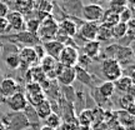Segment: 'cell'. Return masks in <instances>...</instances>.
<instances>
[{"label":"cell","mask_w":135,"mask_h":130,"mask_svg":"<svg viewBox=\"0 0 135 130\" xmlns=\"http://www.w3.org/2000/svg\"><path fill=\"white\" fill-rule=\"evenodd\" d=\"M79 126H84V128H90L91 124L94 123V115H93L91 109H84L80 111V114L76 118Z\"/></svg>","instance_id":"cb8c5ba5"},{"label":"cell","mask_w":135,"mask_h":130,"mask_svg":"<svg viewBox=\"0 0 135 130\" xmlns=\"http://www.w3.org/2000/svg\"><path fill=\"white\" fill-rule=\"evenodd\" d=\"M106 125H108V130H126L124 126H121L120 124H118V123H116V120L111 121V123L106 124Z\"/></svg>","instance_id":"ab89813d"},{"label":"cell","mask_w":135,"mask_h":130,"mask_svg":"<svg viewBox=\"0 0 135 130\" xmlns=\"http://www.w3.org/2000/svg\"><path fill=\"white\" fill-rule=\"evenodd\" d=\"M126 34H128V24L118 23L111 28V38L115 40H120V39L125 38Z\"/></svg>","instance_id":"4316f807"},{"label":"cell","mask_w":135,"mask_h":130,"mask_svg":"<svg viewBox=\"0 0 135 130\" xmlns=\"http://www.w3.org/2000/svg\"><path fill=\"white\" fill-rule=\"evenodd\" d=\"M114 86L118 92H120L121 94H131L134 95V80L131 76L128 75H123L120 76L116 81H114Z\"/></svg>","instance_id":"2e32d148"},{"label":"cell","mask_w":135,"mask_h":130,"mask_svg":"<svg viewBox=\"0 0 135 130\" xmlns=\"http://www.w3.org/2000/svg\"><path fill=\"white\" fill-rule=\"evenodd\" d=\"M4 63L9 69H18V68L20 66V60H19L18 53L8 54L4 59Z\"/></svg>","instance_id":"f546056e"},{"label":"cell","mask_w":135,"mask_h":130,"mask_svg":"<svg viewBox=\"0 0 135 130\" xmlns=\"http://www.w3.org/2000/svg\"><path fill=\"white\" fill-rule=\"evenodd\" d=\"M39 26H40V21H39L36 18H30L25 21V30L26 33H30L33 35H36L39 30Z\"/></svg>","instance_id":"4dcf8cb0"},{"label":"cell","mask_w":135,"mask_h":130,"mask_svg":"<svg viewBox=\"0 0 135 130\" xmlns=\"http://www.w3.org/2000/svg\"><path fill=\"white\" fill-rule=\"evenodd\" d=\"M5 101H6V105L9 106V109L13 111V113L24 111L25 108L29 105L26 99H25V95L23 92L15 93L14 95H11V97L8 98V99H5Z\"/></svg>","instance_id":"8fae6325"},{"label":"cell","mask_w":135,"mask_h":130,"mask_svg":"<svg viewBox=\"0 0 135 130\" xmlns=\"http://www.w3.org/2000/svg\"><path fill=\"white\" fill-rule=\"evenodd\" d=\"M8 39H10L11 41L16 44H21L24 48H33L34 45L40 44L38 35H33L26 31H20V33H15L14 35H9Z\"/></svg>","instance_id":"9c48e42d"},{"label":"cell","mask_w":135,"mask_h":130,"mask_svg":"<svg viewBox=\"0 0 135 130\" xmlns=\"http://www.w3.org/2000/svg\"><path fill=\"white\" fill-rule=\"evenodd\" d=\"M44 125L48 126V128H51L54 130H58L60 124H61V118L59 114L56 113H51L50 115L46 118V119H44Z\"/></svg>","instance_id":"83f0119b"},{"label":"cell","mask_w":135,"mask_h":130,"mask_svg":"<svg viewBox=\"0 0 135 130\" xmlns=\"http://www.w3.org/2000/svg\"><path fill=\"white\" fill-rule=\"evenodd\" d=\"M58 80L59 84H61L63 86H71L75 80V68H61L59 74L55 78Z\"/></svg>","instance_id":"9a60e30c"},{"label":"cell","mask_w":135,"mask_h":130,"mask_svg":"<svg viewBox=\"0 0 135 130\" xmlns=\"http://www.w3.org/2000/svg\"><path fill=\"white\" fill-rule=\"evenodd\" d=\"M118 63L120 64V66L124 65H129L133 64V59H134V53H133V49L130 46H124V45H116L115 49V54H114V58Z\"/></svg>","instance_id":"7c38bea8"},{"label":"cell","mask_w":135,"mask_h":130,"mask_svg":"<svg viewBox=\"0 0 135 130\" xmlns=\"http://www.w3.org/2000/svg\"><path fill=\"white\" fill-rule=\"evenodd\" d=\"M89 129L90 130H108V125H106V123H104V121H97V123H93Z\"/></svg>","instance_id":"74e56055"},{"label":"cell","mask_w":135,"mask_h":130,"mask_svg":"<svg viewBox=\"0 0 135 130\" xmlns=\"http://www.w3.org/2000/svg\"><path fill=\"white\" fill-rule=\"evenodd\" d=\"M25 99L28 101V104L30 106H36L38 104H40L43 100L46 99L45 92H44L41 86L36 84V83H28L25 85Z\"/></svg>","instance_id":"277c9868"},{"label":"cell","mask_w":135,"mask_h":130,"mask_svg":"<svg viewBox=\"0 0 135 130\" xmlns=\"http://www.w3.org/2000/svg\"><path fill=\"white\" fill-rule=\"evenodd\" d=\"M104 13V8L99 4H90L83 5L81 8V18L84 21H93V23H99Z\"/></svg>","instance_id":"8992f818"},{"label":"cell","mask_w":135,"mask_h":130,"mask_svg":"<svg viewBox=\"0 0 135 130\" xmlns=\"http://www.w3.org/2000/svg\"><path fill=\"white\" fill-rule=\"evenodd\" d=\"M33 50H34V53H35V55H36V58H38L39 61L45 56V51H44L43 44H36V45H34Z\"/></svg>","instance_id":"8d00e7d4"},{"label":"cell","mask_w":135,"mask_h":130,"mask_svg":"<svg viewBox=\"0 0 135 130\" xmlns=\"http://www.w3.org/2000/svg\"><path fill=\"white\" fill-rule=\"evenodd\" d=\"M9 5L5 4V3H0V19H5L6 15L9 14Z\"/></svg>","instance_id":"f35d334b"},{"label":"cell","mask_w":135,"mask_h":130,"mask_svg":"<svg viewBox=\"0 0 135 130\" xmlns=\"http://www.w3.org/2000/svg\"><path fill=\"white\" fill-rule=\"evenodd\" d=\"M19 60H20V66L21 69L25 68V71H28L30 68L38 66L39 65V60L36 58V55L34 53L33 48H23L19 53Z\"/></svg>","instance_id":"ba28073f"},{"label":"cell","mask_w":135,"mask_h":130,"mask_svg":"<svg viewBox=\"0 0 135 130\" xmlns=\"http://www.w3.org/2000/svg\"><path fill=\"white\" fill-rule=\"evenodd\" d=\"M83 23H78L75 21V18H68L65 16L63 20H60L58 23L59 25V31H61L63 34H65L68 38H75L78 34V29Z\"/></svg>","instance_id":"30bf717a"},{"label":"cell","mask_w":135,"mask_h":130,"mask_svg":"<svg viewBox=\"0 0 135 130\" xmlns=\"http://www.w3.org/2000/svg\"><path fill=\"white\" fill-rule=\"evenodd\" d=\"M39 130H54V129H51V128H48V126H45V125H43L41 128Z\"/></svg>","instance_id":"b9f144b4"},{"label":"cell","mask_w":135,"mask_h":130,"mask_svg":"<svg viewBox=\"0 0 135 130\" xmlns=\"http://www.w3.org/2000/svg\"><path fill=\"white\" fill-rule=\"evenodd\" d=\"M119 23V14H116L114 11H111L110 9L108 10H104V13H103V16H101L100 21H99V24L100 25H104L106 28H113L114 25H116Z\"/></svg>","instance_id":"44dd1931"},{"label":"cell","mask_w":135,"mask_h":130,"mask_svg":"<svg viewBox=\"0 0 135 130\" xmlns=\"http://www.w3.org/2000/svg\"><path fill=\"white\" fill-rule=\"evenodd\" d=\"M98 30H99V23H93V21H83V24L78 29L76 36L81 38L85 43L97 40ZM75 36V38H76Z\"/></svg>","instance_id":"52a82bcc"},{"label":"cell","mask_w":135,"mask_h":130,"mask_svg":"<svg viewBox=\"0 0 135 130\" xmlns=\"http://www.w3.org/2000/svg\"><path fill=\"white\" fill-rule=\"evenodd\" d=\"M20 92L19 90V84L18 81L13 79V78H4L1 81H0V94L8 99L11 95H14L15 93Z\"/></svg>","instance_id":"5bb4252c"},{"label":"cell","mask_w":135,"mask_h":130,"mask_svg":"<svg viewBox=\"0 0 135 130\" xmlns=\"http://www.w3.org/2000/svg\"><path fill=\"white\" fill-rule=\"evenodd\" d=\"M43 48L46 56H50V58L58 60L61 50L64 49V45L58 43L56 40H50V41H46V43H43Z\"/></svg>","instance_id":"e0dca14e"},{"label":"cell","mask_w":135,"mask_h":130,"mask_svg":"<svg viewBox=\"0 0 135 130\" xmlns=\"http://www.w3.org/2000/svg\"><path fill=\"white\" fill-rule=\"evenodd\" d=\"M98 93L100 94L103 98H105V99H110L113 95H114V92H115V86H114V83L111 81H104L101 83L100 85L97 88Z\"/></svg>","instance_id":"d4e9b609"},{"label":"cell","mask_w":135,"mask_h":130,"mask_svg":"<svg viewBox=\"0 0 135 130\" xmlns=\"http://www.w3.org/2000/svg\"><path fill=\"white\" fill-rule=\"evenodd\" d=\"M0 130H6V128H5V125L3 124V121L0 120Z\"/></svg>","instance_id":"7bdbcfd3"},{"label":"cell","mask_w":135,"mask_h":130,"mask_svg":"<svg viewBox=\"0 0 135 130\" xmlns=\"http://www.w3.org/2000/svg\"><path fill=\"white\" fill-rule=\"evenodd\" d=\"M93 63V60L91 59H89L88 56H85L84 54L83 55H79V59H78V65L76 66L79 68H83V69H86L90 64Z\"/></svg>","instance_id":"d590c367"},{"label":"cell","mask_w":135,"mask_h":130,"mask_svg":"<svg viewBox=\"0 0 135 130\" xmlns=\"http://www.w3.org/2000/svg\"><path fill=\"white\" fill-rule=\"evenodd\" d=\"M100 70L106 81L114 83L120 76H123V66H120V64L113 58L103 59Z\"/></svg>","instance_id":"3957f363"},{"label":"cell","mask_w":135,"mask_h":130,"mask_svg":"<svg viewBox=\"0 0 135 130\" xmlns=\"http://www.w3.org/2000/svg\"><path fill=\"white\" fill-rule=\"evenodd\" d=\"M79 51L74 46H64L61 53L59 55L58 63L63 65L64 68H75L78 65V59H79Z\"/></svg>","instance_id":"5b68a950"},{"label":"cell","mask_w":135,"mask_h":130,"mask_svg":"<svg viewBox=\"0 0 135 130\" xmlns=\"http://www.w3.org/2000/svg\"><path fill=\"white\" fill-rule=\"evenodd\" d=\"M6 21H8V26L9 30H13L15 33H20L25 30V18L18 11H9V14L6 15Z\"/></svg>","instance_id":"4fadbf2b"},{"label":"cell","mask_w":135,"mask_h":130,"mask_svg":"<svg viewBox=\"0 0 135 130\" xmlns=\"http://www.w3.org/2000/svg\"><path fill=\"white\" fill-rule=\"evenodd\" d=\"M75 80H78L79 83H81L83 85L93 88V75L88 71L86 69L75 66Z\"/></svg>","instance_id":"603a6c76"},{"label":"cell","mask_w":135,"mask_h":130,"mask_svg":"<svg viewBox=\"0 0 135 130\" xmlns=\"http://www.w3.org/2000/svg\"><path fill=\"white\" fill-rule=\"evenodd\" d=\"M58 31H59L58 21L51 15L50 18L40 21V26H39V30L36 35H38L40 41L46 43V41H50V40H54V38L56 36Z\"/></svg>","instance_id":"6da1fadb"},{"label":"cell","mask_w":135,"mask_h":130,"mask_svg":"<svg viewBox=\"0 0 135 130\" xmlns=\"http://www.w3.org/2000/svg\"><path fill=\"white\" fill-rule=\"evenodd\" d=\"M33 3L34 1H25V0L16 1V3H14V8H15L14 11H18L19 14H21L25 18V16L29 15L31 11H34Z\"/></svg>","instance_id":"484cf974"},{"label":"cell","mask_w":135,"mask_h":130,"mask_svg":"<svg viewBox=\"0 0 135 130\" xmlns=\"http://www.w3.org/2000/svg\"><path fill=\"white\" fill-rule=\"evenodd\" d=\"M8 30H9V26H8L6 19H0V34L6 33Z\"/></svg>","instance_id":"60d3db41"},{"label":"cell","mask_w":135,"mask_h":130,"mask_svg":"<svg viewBox=\"0 0 135 130\" xmlns=\"http://www.w3.org/2000/svg\"><path fill=\"white\" fill-rule=\"evenodd\" d=\"M119 105H120L121 110L128 111L129 114L134 115V110H135L134 95H131V94H123L119 98Z\"/></svg>","instance_id":"7402d4cb"},{"label":"cell","mask_w":135,"mask_h":130,"mask_svg":"<svg viewBox=\"0 0 135 130\" xmlns=\"http://www.w3.org/2000/svg\"><path fill=\"white\" fill-rule=\"evenodd\" d=\"M3 124L5 125L6 130H25L30 128V123L28 118L25 116L24 111L19 113H9L3 118Z\"/></svg>","instance_id":"7a4b0ae2"},{"label":"cell","mask_w":135,"mask_h":130,"mask_svg":"<svg viewBox=\"0 0 135 130\" xmlns=\"http://www.w3.org/2000/svg\"><path fill=\"white\" fill-rule=\"evenodd\" d=\"M53 3L50 1H35L33 3V8H34V11H40V13H48V14H51L53 15V8H54Z\"/></svg>","instance_id":"f1b7e54d"},{"label":"cell","mask_w":135,"mask_h":130,"mask_svg":"<svg viewBox=\"0 0 135 130\" xmlns=\"http://www.w3.org/2000/svg\"><path fill=\"white\" fill-rule=\"evenodd\" d=\"M111 38V29L110 28H106L104 25L99 24V30H98V35H97V40L99 43L104 41V40H110Z\"/></svg>","instance_id":"1f68e13d"},{"label":"cell","mask_w":135,"mask_h":130,"mask_svg":"<svg viewBox=\"0 0 135 130\" xmlns=\"http://www.w3.org/2000/svg\"><path fill=\"white\" fill-rule=\"evenodd\" d=\"M126 6H128V1L126 0H114V1H110L109 9L111 11L116 13V14H120V11H123Z\"/></svg>","instance_id":"d6a6232c"},{"label":"cell","mask_w":135,"mask_h":130,"mask_svg":"<svg viewBox=\"0 0 135 130\" xmlns=\"http://www.w3.org/2000/svg\"><path fill=\"white\" fill-rule=\"evenodd\" d=\"M114 118L118 124H120L121 126H124L126 130L129 128L134 126V121H135V116L129 114L128 111L124 110H116L114 111Z\"/></svg>","instance_id":"ac0fdd59"},{"label":"cell","mask_w":135,"mask_h":130,"mask_svg":"<svg viewBox=\"0 0 135 130\" xmlns=\"http://www.w3.org/2000/svg\"><path fill=\"white\" fill-rule=\"evenodd\" d=\"M34 111H35V114H36L39 120H44V119H46L53 113V105H51L50 100L45 99L40 104L34 106Z\"/></svg>","instance_id":"ffe728a7"},{"label":"cell","mask_w":135,"mask_h":130,"mask_svg":"<svg viewBox=\"0 0 135 130\" xmlns=\"http://www.w3.org/2000/svg\"><path fill=\"white\" fill-rule=\"evenodd\" d=\"M131 19H133V10L126 6L125 9L123 10V11H120V14H119V23L128 24Z\"/></svg>","instance_id":"e575fe53"},{"label":"cell","mask_w":135,"mask_h":130,"mask_svg":"<svg viewBox=\"0 0 135 130\" xmlns=\"http://www.w3.org/2000/svg\"><path fill=\"white\" fill-rule=\"evenodd\" d=\"M60 130H78L79 124H78L76 118H73V119H68V120H61L60 124Z\"/></svg>","instance_id":"836d02e7"},{"label":"cell","mask_w":135,"mask_h":130,"mask_svg":"<svg viewBox=\"0 0 135 130\" xmlns=\"http://www.w3.org/2000/svg\"><path fill=\"white\" fill-rule=\"evenodd\" d=\"M101 43L98 40H93V41H86L83 45V50H84V55L88 56L89 59H97L100 54Z\"/></svg>","instance_id":"d6986e66"}]
</instances>
